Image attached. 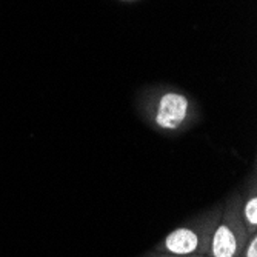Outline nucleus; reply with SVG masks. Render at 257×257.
Masks as SVG:
<instances>
[{"label":"nucleus","mask_w":257,"mask_h":257,"mask_svg":"<svg viewBox=\"0 0 257 257\" xmlns=\"http://www.w3.org/2000/svg\"><path fill=\"white\" fill-rule=\"evenodd\" d=\"M240 214L243 225L249 236H254L257 231V194H255V182H251V188L246 191V197L242 200Z\"/></svg>","instance_id":"4"},{"label":"nucleus","mask_w":257,"mask_h":257,"mask_svg":"<svg viewBox=\"0 0 257 257\" xmlns=\"http://www.w3.org/2000/svg\"><path fill=\"white\" fill-rule=\"evenodd\" d=\"M153 257H206V255H174V254H167V252H154Z\"/></svg>","instance_id":"5"},{"label":"nucleus","mask_w":257,"mask_h":257,"mask_svg":"<svg viewBox=\"0 0 257 257\" xmlns=\"http://www.w3.org/2000/svg\"><path fill=\"white\" fill-rule=\"evenodd\" d=\"M240 205V194H234L226 203L214 228L206 257H242L251 236L243 225Z\"/></svg>","instance_id":"1"},{"label":"nucleus","mask_w":257,"mask_h":257,"mask_svg":"<svg viewBox=\"0 0 257 257\" xmlns=\"http://www.w3.org/2000/svg\"><path fill=\"white\" fill-rule=\"evenodd\" d=\"M188 100L185 96L177 92H168L165 94L157 106L156 123L163 130H176L182 125L188 112Z\"/></svg>","instance_id":"3"},{"label":"nucleus","mask_w":257,"mask_h":257,"mask_svg":"<svg viewBox=\"0 0 257 257\" xmlns=\"http://www.w3.org/2000/svg\"><path fill=\"white\" fill-rule=\"evenodd\" d=\"M220 214V211H211V214L196 219L190 225L171 231L163 242L156 246V252L174 255H206Z\"/></svg>","instance_id":"2"}]
</instances>
